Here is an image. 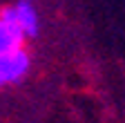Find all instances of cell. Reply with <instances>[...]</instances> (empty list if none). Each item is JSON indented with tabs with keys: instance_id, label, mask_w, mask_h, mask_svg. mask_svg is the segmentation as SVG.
I'll use <instances>...</instances> for the list:
<instances>
[{
	"instance_id": "cell-1",
	"label": "cell",
	"mask_w": 125,
	"mask_h": 123,
	"mask_svg": "<svg viewBox=\"0 0 125 123\" xmlns=\"http://www.w3.org/2000/svg\"><path fill=\"white\" fill-rule=\"evenodd\" d=\"M0 16L5 20H9V22H13L16 27H20L25 36H36L38 34V16H36L34 7H31L27 0L0 9Z\"/></svg>"
},
{
	"instance_id": "cell-2",
	"label": "cell",
	"mask_w": 125,
	"mask_h": 123,
	"mask_svg": "<svg viewBox=\"0 0 125 123\" xmlns=\"http://www.w3.org/2000/svg\"><path fill=\"white\" fill-rule=\"evenodd\" d=\"M27 69H29V56L22 49L0 54V87L22 78Z\"/></svg>"
},
{
	"instance_id": "cell-3",
	"label": "cell",
	"mask_w": 125,
	"mask_h": 123,
	"mask_svg": "<svg viewBox=\"0 0 125 123\" xmlns=\"http://www.w3.org/2000/svg\"><path fill=\"white\" fill-rule=\"evenodd\" d=\"M22 38H25V34L20 27H16L13 22H9L0 16V54H9V52L20 49Z\"/></svg>"
}]
</instances>
